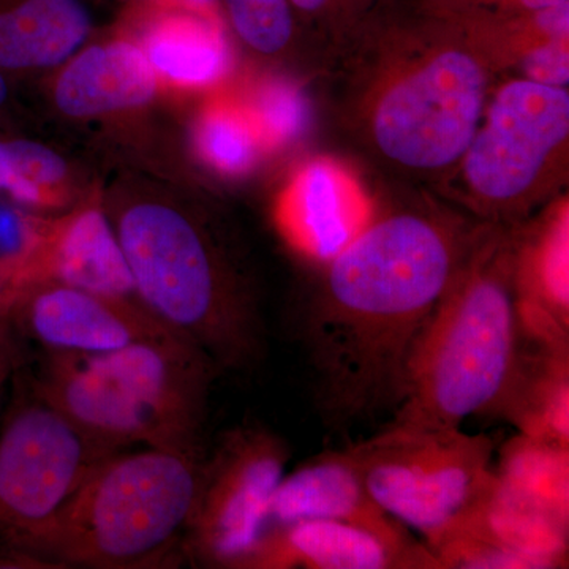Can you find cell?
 I'll return each instance as SVG.
<instances>
[{"mask_svg": "<svg viewBox=\"0 0 569 569\" xmlns=\"http://www.w3.org/2000/svg\"><path fill=\"white\" fill-rule=\"evenodd\" d=\"M479 227L432 203L392 206L326 260L305 339L318 406L331 425L399 406L419 332Z\"/></svg>", "mask_w": 569, "mask_h": 569, "instance_id": "obj_1", "label": "cell"}, {"mask_svg": "<svg viewBox=\"0 0 569 569\" xmlns=\"http://www.w3.org/2000/svg\"><path fill=\"white\" fill-rule=\"evenodd\" d=\"M346 116L376 162L408 178L456 171L492 93L496 51L447 29L381 39L359 52Z\"/></svg>", "mask_w": 569, "mask_h": 569, "instance_id": "obj_2", "label": "cell"}, {"mask_svg": "<svg viewBox=\"0 0 569 569\" xmlns=\"http://www.w3.org/2000/svg\"><path fill=\"white\" fill-rule=\"evenodd\" d=\"M523 336L515 233L482 223L408 359L391 425L460 427L496 415L518 370Z\"/></svg>", "mask_w": 569, "mask_h": 569, "instance_id": "obj_3", "label": "cell"}, {"mask_svg": "<svg viewBox=\"0 0 569 569\" xmlns=\"http://www.w3.org/2000/svg\"><path fill=\"white\" fill-rule=\"evenodd\" d=\"M219 367L190 342L44 356L37 396L112 451L144 445L204 458L209 387Z\"/></svg>", "mask_w": 569, "mask_h": 569, "instance_id": "obj_4", "label": "cell"}, {"mask_svg": "<svg viewBox=\"0 0 569 569\" xmlns=\"http://www.w3.org/2000/svg\"><path fill=\"white\" fill-rule=\"evenodd\" d=\"M204 462L162 449L116 452L13 545L66 567H160L189 533Z\"/></svg>", "mask_w": 569, "mask_h": 569, "instance_id": "obj_5", "label": "cell"}, {"mask_svg": "<svg viewBox=\"0 0 569 569\" xmlns=\"http://www.w3.org/2000/svg\"><path fill=\"white\" fill-rule=\"evenodd\" d=\"M138 299L211 358L219 370L260 361L264 323L192 220L170 206L134 204L114 231Z\"/></svg>", "mask_w": 569, "mask_h": 569, "instance_id": "obj_6", "label": "cell"}, {"mask_svg": "<svg viewBox=\"0 0 569 569\" xmlns=\"http://www.w3.org/2000/svg\"><path fill=\"white\" fill-rule=\"evenodd\" d=\"M370 497L430 550L462 529L493 481V443L460 427L389 425L348 448Z\"/></svg>", "mask_w": 569, "mask_h": 569, "instance_id": "obj_7", "label": "cell"}, {"mask_svg": "<svg viewBox=\"0 0 569 569\" xmlns=\"http://www.w3.org/2000/svg\"><path fill=\"white\" fill-rule=\"evenodd\" d=\"M569 140L567 88L519 78L490 93L456 168L459 193L485 223L509 227L552 193Z\"/></svg>", "mask_w": 569, "mask_h": 569, "instance_id": "obj_8", "label": "cell"}, {"mask_svg": "<svg viewBox=\"0 0 569 569\" xmlns=\"http://www.w3.org/2000/svg\"><path fill=\"white\" fill-rule=\"evenodd\" d=\"M116 452L39 397L18 407L0 432V530L11 542L31 533Z\"/></svg>", "mask_w": 569, "mask_h": 569, "instance_id": "obj_9", "label": "cell"}, {"mask_svg": "<svg viewBox=\"0 0 569 569\" xmlns=\"http://www.w3.org/2000/svg\"><path fill=\"white\" fill-rule=\"evenodd\" d=\"M290 449L263 429H238L204 462L190 523V546L216 567L241 568L268 526V509L284 477Z\"/></svg>", "mask_w": 569, "mask_h": 569, "instance_id": "obj_10", "label": "cell"}, {"mask_svg": "<svg viewBox=\"0 0 569 569\" xmlns=\"http://www.w3.org/2000/svg\"><path fill=\"white\" fill-rule=\"evenodd\" d=\"M9 317L18 331L44 350L108 353L141 342H189L140 299L93 293L61 282L22 288Z\"/></svg>", "mask_w": 569, "mask_h": 569, "instance_id": "obj_11", "label": "cell"}, {"mask_svg": "<svg viewBox=\"0 0 569 569\" xmlns=\"http://www.w3.org/2000/svg\"><path fill=\"white\" fill-rule=\"evenodd\" d=\"M241 568L440 569L421 542L397 541L337 520H302L266 531Z\"/></svg>", "mask_w": 569, "mask_h": 569, "instance_id": "obj_12", "label": "cell"}, {"mask_svg": "<svg viewBox=\"0 0 569 569\" xmlns=\"http://www.w3.org/2000/svg\"><path fill=\"white\" fill-rule=\"evenodd\" d=\"M302 520L353 523L397 541L410 531L383 511L367 490L350 449L328 451L284 475L268 509L266 531ZM264 531V533H266Z\"/></svg>", "mask_w": 569, "mask_h": 569, "instance_id": "obj_13", "label": "cell"}, {"mask_svg": "<svg viewBox=\"0 0 569 569\" xmlns=\"http://www.w3.org/2000/svg\"><path fill=\"white\" fill-rule=\"evenodd\" d=\"M569 231L567 208L529 234H515V284L523 335L569 347Z\"/></svg>", "mask_w": 569, "mask_h": 569, "instance_id": "obj_14", "label": "cell"}, {"mask_svg": "<svg viewBox=\"0 0 569 569\" xmlns=\"http://www.w3.org/2000/svg\"><path fill=\"white\" fill-rule=\"evenodd\" d=\"M51 279L93 293L138 299L114 230L96 209L73 217L56 234L41 236L36 253L22 272L21 290Z\"/></svg>", "mask_w": 569, "mask_h": 569, "instance_id": "obj_15", "label": "cell"}, {"mask_svg": "<svg viewBox=\"0 0 569 569\" xmlns=\"http://www.w3.org/2000/svg\"><path fill=\"white\" fill-rule=\"evenodd\" d=\"M156 92V74L140 48L130 43L93 47L62 71L56 103L73 118L140 107Z\"/></svg>", "mask_w": 569, "mask_h": 569, "instance_id": "obj_16", "label": "cell"}, {"mask_svg": "<svg viewBox=\"0 0 569 569\" xmlns=\"http://www.w3.org/2000/svg\"><path fill=\"white\" fill-rule=\"evenodd\" d=\"M497 417L518 427L520 436L569 448V347L526 337Z\"/></svg>", "mask_w": 569, "mask_h": 569, "instance_id": "obj_17", "label": "cell"}, {"mask_svg": "<svg viewBox=\"0 0 569 569\" xmlns=\"http://www.w3.org/2000/svg\"><path fill=\"white\" fill-rule=\"evenodd\" d=\"M89 29L80 0H22L0 11V69L61 63L80 48Z\"/></svg>", "mask_w": 569, "mask_h": 569, "instance_id": "obj_18", "label": "cell"}, {"mask_svg": "<svg viewBox=\"0 0 569 569\" xmlns=\"http://www.w3.org/2000/svg\"><path fill=\"white\" fill-rule=\"evenodd\" d=\"M287 220L299 244L325 261L340 252L362 227L356 222L346 183L325 163L312 164L301 176Z\"/></svg>", "mask_w": 569, "mask_h": 569, "instance_id": "obj_19", "label": "cell"}, {"mask_svg": "<svg viewBox=\"0 0 569 569\" xmlns=\"http://www.w3.org/2000/svg\"><path fill=\"white\" fill-rule=\"evenodd\" d=\"M498 488L557 522L569 523V448L519 436L493 471Z\"/></svg>", "mask_w": 569, "mask_h": 569, "instance_id": "obj_20", "label": "cell"}, {"mask_svg": "<svg viewBox=\"0 0 569 569\" xmlns=\"http://www.w3.org/2000/svg\"><path fill=\"white\" fill-rule=\"evenodd\" d=\"M142 52L153 70L179 84H208L228 67L222 36L209 22L192 17L160 21L146 37Z\"/></svg>", "mask_w": 569, "mask_h": 569, "instance_id": "obj_21", "label": "cell"}, {"mask_svg": "<svg viewBox=\"0 0 569 569\" xmlns=\"http://www.w3.org/2000/svg\"><path fill=\"white\" fill-rule=\"evenodd\" d=\"M66 171L61 157L39 142L0 141V190L21 203H43Z\"/></svg>", "mask_w": 569, "mask_h": 569, "instance_id": "obj_22", "label": "cell"}, {"mask_svg": "<svg viewBox=\"0 0 569 569\" xmlns=\"http://www.w3.org/2000/svg\"><path fill=\"white\" fill-rule=\"evenodd\" d=\"M234 31L261 54H277L293 37L290 0H224Z\"/></svg>", "mask_w": 569, "mask_h": 569, "instance_id": "obj_23", "label": "cell"}, {"mask_svg": "<svg viewBox=\"0 0 569 569\" xmlns=\"http://www.w3.org/2000/svg\"><path fill=\"white\" fill-rule=\"evenodd\" d=\"M198 148L220 170L239 173L253 163L257 141L244 118L233 111L212 110L198 123Z\"/></svg>", "mask_w": 569, "mask_h": 569, "instance_id": "obj_24", "label": "cell"}, {"mask_svg": "<svg viewBox=\"0 0 569 569\" xmlns=\"http://www.w3.org/2000/svg\"><path fill=\"white\" fill-rule=\"evenodd\" d=\"M40 241L41 234L20 211L0 203V274L6 276L17 291Z\"/></svg>", "mask_w": 569, "mask_h": 569, "instance_id": "obj_25", "label": "cell"}, {"mask_svg": "<svg viewBox=\"0 0 569 569\" xmlns=\"http://www.w3.org/2000/svg\"><path fill=\"white\" fill-rule=\"evenodd\" d=\"M257 108L261 123L276 140H291L306 129V103L302 102L301 96L288 86H269L258 97Z\"/></svg>", "mask_w": 569, "mask_h": 569, "instance_id": "obj_26", "label": "cell"}, {"mask_svg": "<svg viewBox=\"0 0 569 569\" xmlns=\"http://www.w3.org/2000/svg\"><path fill=\"white\" fill-rule=\"evenodd\" d=\"M527 80L567 88L569 81L568 39H548L522 59Z\"/></svg>", "mask_w": 569, "mask_h": 569, "instance_id": "obj_27", "label": "cell"}, {"mask_svg": "<svg viewBox=\"0 0 569 569\" xmlns=\"http://www.w3.org/2000/svg\"><path fill=\"white\" fill-rule=\"evenodd\" d=\"M17 325L9 316H0V391L24 362Z\"/></svg>", "mask_w": 569, "mask_h": 569, "instance_id": "obj_28", "label": "cell"}, {"mask_svg": "<svg viewBox=\"0 0 569 569\" xmlns=\"http://www.w3.org/2000/svg\"><path fill=\"white\" fill-rule=\"evenodd\" d=\"M291 6L305 11L307 14H320L323 17L326 11L335 7L336 0H290Z\"/></svg>", "mask_w": 569, "mask_h": 569, "instance_id": "obj_29", "label": "cell"}, {"mask_svg": "<svg viewBox=\"0 0 569 569\" xmlns=\"http://www.w3.org/2000/svg\"><path fill=\"white\" fill-rule=\"evenodd\" d=\"M14 296H17V290H14L13 284L6 276L0 274V316H9Z\"/></svg>", "mask_w": 569, "mask_h": 569, "instance_id": "obj_30", "label": "cell"}, {"mask_svg": "<svg viewBox=\"0 0 569 569\" xmlns=\"http://www.w3.org/2000/svg\"><path fill=\"white\" fill-rule=\"evenodd\" d=\"M512 2H515V6L520 7V9L537 13V11L550 9V7L569 2V0H512Z\"/></svg>", "mask_w": 569, "mask_h": 569, "instance_id": "obj_31", "label": "cell"}, {"mask_svg": "<svg viewBox=\"0 0 569 569\" xmlns=\"http://www.w3.org/2000/svg\"><path fill=\"white\" fill-rule=\"evenodd\" d=\"M7 92H9V88H7V82L3 80L2 71H0V104L6 102Z\"/></svg>", "mask_w": 569, "mask_h": 569, "instance_id": "obj_32", "label": "cell"}, {"mask_svg": "<svg viewBox=\"0 0 569 569\" xmlns=\"http://www.w3.org/2000/svg\"><path fill=\"white\" fill-rule=\"evenodd\" d=\"M186 2L193 7H200V9H208L216 0H186Z\"/></svg>", "mask_w": 569, "mask_h": 569, "instance_id": "obj_33", "label": "cell"}]
</instances>
